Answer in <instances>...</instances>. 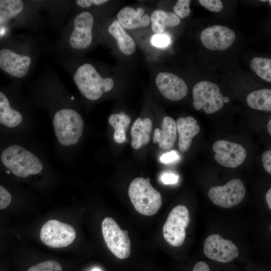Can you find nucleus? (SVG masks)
Instances as JSON below:
<instances>
[{"label":"nucleus","instance_id":"nucleus-8","mask_svg":"<svg viewBox=\"0 0 271 271\" xmlns=\"http://www.w3.org/2000/svg\"><path fill=\"white\" fill-rule=\"evenodd\" d=\"M190 222L189 211L185 205H179L174 207L163 226V233L166 241L174 247L182 245Z\"/></svg>","mask_w":271,"mask_h":271},{"label":"nucleus","instance_id":"nucleus-24","mask_svg":"<svg viewBox=\"0 0 271 271\" xmlns=\"http://www.w3.org/2000/svg\"><path fill=\"white\" fill-rule=\"evenodd\" d=\"M131 118L124 111L111 114L108 118V123L114 128L113 139L118 144L126 140L125 131L130 124Z\"/></svg>","mask_w":271,"mask_h":271},{"label":"nucleus","instance_id":"nucleus-10","mask_svg":"<svg viewBox=\"0 0 271 271\" xmlns=\"http://www.w3.org/2000/svg\"><path fill=\"white\" fill-rule=\"evenodd\" d=\"M102 232L106 245L118 258L123 259L130 254L128 231L122 230L113 218L106 217L102 222Z\"/></svg>","mask_w":271,"mask_h":271},{"label":"nucleus","instance_id":"nucleus-21","mask_svg":"<svg viewBox=\"0 0 271 271\" xmlns=\"http://www.w3.org/2000/svg\"><path fill=\"white\" fill-rule=\"evenodd\" d=\"M152 126V121L148 117L143 119L139 117L134 121L130 131L133 148L137 150L149 144Z\"/></svg>","mask_w":271,"mask_h":271},{"label":"nucleus","instance_id":"nucleus-9","mask_svg":"<svg viewBox=\"0 0 271 271\" xmlns=\"http://www.w3.org/2000/svg\"><path fill=\"white\" fill-rule=\"evenodd\" d=\"M193 104L199 110L202 109L207 114H212L222 108L224 97L220 92L219 87L215 83L202 81L197 83L193 88Z\"/></svg>","mask_w":271,"mask_h":271},{"label":"nucleus","instance_id":"nucleus-18","mask_svg":"<svg viewBox=\"0 0 271 271\" xmlns=\"http://www.w3.org/2000/svg\"><path fill=\"white\" fill-rule=\"evenodd\" d=\"M176 123L179 135V149L182 152H186L189 150L193 138L200 132V125L197 120L192 116L180 117Z\"/></svg>","mask_w":271,"mask_h":271},{"label":"nucleus","instance_id":"nucleus-29","mask_svg":"<svg viewBox=\"0 0 271 271\" xmlns=\"http://www.w3.org/2000/svg\"><path fill=\"white\" fill-rule=\"evenodd\" d=\"M199 3L210 12H219L223 9V4L220 0H199Z\"/></svg>","mask_w":271,"mask_h":271},{"label":"nucleus","instance_id":"nucleus-12","mask_svg":"<svg viewBox=\"0 0 271 271\" xmlns=\"http://www.w3.org/2000/svg\"><path fill=\"white\" fill-rule=\"evenodd\" d=\"M245 193L243 182L239 179H233L223 186L211 188L208 192V196L215 205L229 208L241 202Z\"/></svg>","mask_w":271,"mask_h":271},{"label":"nucleus","instance_id":"nucleus-32","mask_svg":"<svg viewBox=\"0 0 271 271\" xmlns=\"http://www.w3.org/2000/svg\"><path fill=\"white\" fill-rule=\"evenodd\" d=\"M170 38L165 34H156L152 38V45L157 47H164L167 46L170 43Z\"/></svg>","mask_w":271,"mask_h":271},{"label":"nucleus","instance_id":"nucleus-14","mask_svg":"<svg viewBox=\"0 0 271 271\" xmlns=\"http://www.w3.org/2000/svg\"><path fill=\"white\" fill-rule=\"evenodd\" d=\"M215 153L216 161L222 166L236 168L240 166L246 157L245 149L241 145L226 140H218L212 147Z\"/></svg>","mask_w":271,"mask_h":271},{"label":"nucleus","instance_id":"nucleus-28","mask_svg":"<svg viewBox=\"0 0 271 271\" xmlns=\"http://www.w3.org/2000/svg\"><path fill=\"white\" fill-rule=\"evenodd\" d=\"M190 0H178L173 8L174 13L179 18L184 19L190 14Z\"/></svg>","mask_w":271,"mask_h":271},{"label":"nucleus","instance_id":"nucleus-15","mask_svg":"<svg viewBox=\"0 0 271 271\" xmlns=\"http://www.w3.org/2000/svg\"><path fill=\"white\" fill-rule=\"evenodd\" d=\"M233 30L227 27L215 25L203 30L200 34L201 41L207 49L213 51L227 49L235 39Z\"/></svg>","mask_w":271,"mask_h":271},{"label":"nucleus","instance_id":"nucleus-16","mask_svg":"<svg viewBox=\"0 0 271 271\" xmlns=\"http://www.w3.org/2000/svg\"><path fill=\"white\" fill-rule=\"evenodd\" d=\"M155 83L160 93L170 100H181L188 93V86L184 80L170 72L159 73L156 76Z\"/></svg>","mask_w":271,"mask_h":271},{"label":"nucleus","instance_id":"nucleus-26","mask_svg":"<svg viewBox=\"0 0 271 271\" xmlns=\"http://www.w3.org/2000/svg\"><path fill=\"white\" fill-rule=\"evenodd\" d=\"M250 67L260 78L271 82V59L270 58L255 57L250 63Z\"/></svg>","mask_w":271,"mask_h":271},{"label":"nucleus","instance_id":"nucleus-22","mask_svg":"<svg viewBox=\"0 0 271 271\" xmlns=\"http://www.w3.org/2000/svg\"><path fill=\"white\" fill-rule=\"evenodd\" d=\"M180 19L174 13L163 10H156L150 15L151 29L156 34H161L167 27H175L180 23Z\"/></svg>","mask_w":271,"mask_h":271},{"label":"nucleus","instance_id":"nucleus-11","mask_svg":"<svg viewBox=\"0 0 271 271\" xmlns=\"http://www.w3.org/2000/svg\"><path fill=\"white\" fill-rule=\"evenodd\" d=\"M76 233L70 225L53 219L48 221L40 231V239L45 245L51 248H62L71 244Z\"/></svg>","mask_w":271,"mask_h":271},{"label":"nucleus","instance_id":"nucleus-33","mask_svg":"<svg viewBox=\"0 0 271 271\" xmlns=\"http://www.w3.org/2000/svg\"><path fill=\"white\" fill-rule=\"evenodd\" d=\"M261 160L264 170L269 174L271 173V151L264 152L262 155Z\"/></svg>","mask_w":271,"mask_h":271},{"label":"nucleus","instance_id":"nucleus-36","mask_svg":"<svg viewBox=\"0 0 271 271\" xmlns=\"http://www.w3.org/2000/svg\"><path fill=\"white\" fill-rule=\"evenodd\" d=\"M193 271H210V270L207 263L204 261H199L195 264Z\"/></svg>","mask_w":271,"mask_h":271},{"label":"nucleus","instance_id":"nucleus-40","mask_svg":"<svg viewBox=\"0 0 271 271\" xmlns=\"http://www.w3.org/2000/svg\"><path fill=\"white\" fill-rule=\"evenodd\" d=\"M92 271H100V270L98 268H94L93 270H92Z\"/></svg>","mask_w":271,"mask_h":271},{"label":"nucleus","instance_id":"nucleus-20","mask_svg":"<svg viewBox=\"0 0 271 271\" xmlns=\"http://www.w3.org/2000/svg\"><path fill=\"white\" fill-rule=\"evenodd\" d=\"M177 137L176 121L172 117L167 116L162 120L161 128L155 129L153 142L158 143L160 148L167 150L174 146Z\"/></svg>","mask_w":271,"mask_h":271},{"label":"nucleus","instance_id":"nucleus-42","mask_svg":"<svg viewBox=\"0 0 271 271\" xmlns=\"http://www.w3.org/2000/svg\"><path fill=\"white\" fill-rule=\"evenodd\" d=\"M266 271H268V270H266Z\"/></svg>","mask_w":271,"mask_h":271},{"label":"nucleus","instance_id":"nucleus-41","mask_svg":"<svg viewBox=\"0 0 271 271\" xmlns=\"http://www.w3.org/2000/svg\"><path fill=\"white\" fill-rule=\"evenodd\" d=\"M268 2H269V5H270V4H271L270 2H271V1H269Z\"/></svg>","mask_w":271,"mask_h":271},{"label":"nucleus","instance_id":"nucleus-25","mask_svg":"<svg viewBox=\"0 0 271 271\" xmlns=\"http://www.w3.org/2000/svg\"><path fill=\"white\" fill-rule=\"evenodd\" d=\"M248 106L252 109L271 111V90L262 89L252 91L246 97Z\"/></svg>","mask_w":271,"mask_h":271},{"label":"nucleus","instance_id":"nucleus-2","mask_svg":"<svg viewBox=\"0 0 271 271\" xmlns=\"http://www.w3.org/2000/svg\"><path fill=\"white\" fill-rule=\"evenodd\" d=\"M46 164L42 157L18 138L0 135V169L21 178L41 174Z\"/></svg>","mask_w":271,"mask_h":271},{"label":"nucleus","instance_id":"nucleus-5","mask_svg":"<svg viewBox=\"0 0 271 271\" xmlns=\"http://www.w3.org/2000/svg\"><path fill=\"white\" fill-rule=\"evenodd\" d=\"M19 97L0 89V135L18 138L28 125V114Z\"/></svg>","mask_w":271,"mask_h":271},{"label":"nucleus","instance_id":"nucleus-17","mask_svg":"<svg viewBox=\"0 0 271 271\" xmlns=\"http://www.w3.org/2000/svg\"><path fill=\"white\" fill-rule=\"evenodd\" d=\"M116 19L125 30L145 28L150 25V15L142 7H123L117 12Z\"/></svg>","mask_w":271,"mask_h":271},{"label":"nucleus","instance_id":"nucleus-39","mask_svg":"<svg viewBox=\"0 0 271 271\" xmlns=\"http://www.w3.org/2000/svg\"><path fill=\"white\" fill-rule=\"evenodd\" d=\"M229 101V98L228 97H224V102H228Z\"/></svg>","mask_w":271,"mask_h":271},{"label":"nucleus","instance_id":"nucleus-4","mask_svg":"<svg viewBox=\"0 0 271 271\" xmlns=\"http://www.w3.org/2000/svg\"><path fill=\"white\" fill-rule=\"evenodd\" d=\"M72 78L80 93L87 99L95 101L114 86L113 78L105 76L92 63L79 64L72 73Z\"/></svg>","mask_w":271,"mask_h":271},{"label":"nucleus","instance_id":"nucleus-38","mask_svg":"<svg viewBox=\"0 0 271 271\" xmlns=\"http://www.w3.org/2000/svg\"><path fill=\"white\" fill-rule=\"evenodd\" d=\"M267 130L269 134H271V119H269L267 125Z\"/></svg>","mask_w":271,"mask_h":271},{"label":"nucleus","instance_id":"nucleus-6","mask_svg":"<svg viewBox=\"0 0 271 271\" xmlns=\"http://www.w3.org/2000/svg\"><path fill=\"white\" fill-rule=\"evenodd\" d=\"M96 17L88 10L76 14L68 23L63 39L66 47L74 52H83L91 47L94 40Z\"/></svg>","mask_w":271,"mask_h":271},{"label":"nucleus","instance_id":"nucleus-30","mask_svg":"<svg viewBox=\"0 0 271 271\" xmlns=\"http://www.w3.org/2000/svg\"><path fill=\"white\" fill-rule=\"evenodd\" d=\"M109 2L107 0H77L75 3L81 9H88L92 7L104 5Z\"/></svg>","mask_w":271,"mask_h":271},{"label":"nucleus","instance_id":"nucleus-35","mask_svg":"<svg viewBox=\"0 0 271 271\" xmlns=\"http://www.w3.org/2000/svg\"><path fill=\"white\" fill-rule=\"evenodd\" d=\"M178 179V176L173 173H165L161 176V180L165 184L176 183Z\"/></svg>","mask_w":271,"mask_h":271},{"label":"nucleus","instance_id":"nucleus-27","mask_svg":"<svg viewBox=\"0 0 271 271\" xmlns=\"http://www.w3.org/2000/svg\"><path fill=\"white\" fill-rule=\"evenodd\" d=\"M27 271H62V268L58 262L50 260L34 265Z\"/></svg>","mask_w":271,"mask_h":271},{"label":"nucleus","instance_id":"nucleus-7","mask_svg":"<svg viewBox=\"0 0 271 271\" xmlns=\"http://www.w3.org/2000/svg\"><path fill=\"white\" fill-rule=\"evenodd\" d=\"M128 194L136 210L142 215H153L162 206L161 194L152 186L149 178L134 179L129 186Z\"/></svg>","mask_w":271,"mask_h":271},{"label":"nucleus","instance_id":"nucleus-3","mask_svg":"<svg viewBox=\"0 0 271 271\" xmlns=\"http://www.w3.org/2000/svg\"><path fill=\"white\" fill-rule=\"evenodd\" d=\"M16 43L0 49V68L11 77L22 79L34 66L38 49L30 39L19 38Z\"/></svg>","mask_w":271,"mask_h":271},{"label":"nucleus","instance_id":"nucleus-23","mask_svg":"<svg viewBox=\"0 0 271 271\" xmlns=\"http://www.w3.org/2000/svg\"><path fill=\"white\" fill-rule=\"evenodd\" d=\"M27 4L22 0H0V25L22 15L28 8Z\"/></svg>","mask_w":271,"mask_h":271},{"label":"nucleus","instance_id":"nucleus-37","mask_svg":"<svg viewBox=\"0 0 271 271\" xmlns=\"http://www.w3.org/2000/svg\"><path fill=\"white\" fill-rule=\"evenodd\" d=\"M265 199L269 209H271V189H269L266 193Z\"/></svg>","mask_w":271,"mask_h":271},{"label":"nucleus","instance_id":"nucleus-31","mask_svg":"<svg viewBox=\"0 0 271 271\" xmlns=\"http://www.w3.org/2000/svg\"><path fill=\"white\" fill-rule=\"evenodd\" d=\"M12 200V195L6 188L0 184V209L8 207Z\"/></svg>","mask_w":271,"mask_h":271},{"label":"nucleus","instance_id":"nucleus-34","mask_svg":"<svg viewBox=\"0 0 271 271\" xmlns=\"http://www.w3.org/2000/svg\"><path fill=\"white\" fill-rule=\"evenodd\" d=\"M179 158V157L177 153L175 151H171L163 154L160 157V161L164 163H169L178 160Z\"/></svg>","mask_w":271,"mask_h":271},{"label":"nucleus","instance_id":"nucleus-13","mask_svg":"<svg viewBox=\"0 0 271 271\" xmlns=\"http://www.w3.org/2000/svg\"><path fill=\"white\" fill-rule=\"evenodd\" d=\"M203 251L208 258L223 263L230 262L239 255L237 246L218 234H211L206 238Z\"/></svg>","mask_w":271,"mask_h":271},{"label":"nucleus","instance_id":"nucleus-19","mask_svg":"<svg viewBox=\"0 0 271 271\" xmlns=\"http://www.w3.org/2000/svg\"><path fill=\"white\" fill-rule=\"evenodd\" d=\"M107 31L114 40L117 48L120 53L125 56H130L134 53L137 49L134 40L116 19L110 23Z\"/></svg>","mask_w":271,"mask_h":271},{"label":"nucleus","instance_id":"nucleus-1","mask_svg":"<svg viewBox=\"0 0 271 271\" xmlns=\"http://www.w3.org/2000/svg\"><path fill=\"white\" fill-rule=\"evenodd\" d=\"M36 83V89L50 113L59 145L66 148L77 144L83 133L84 122L78 112L66 102L61 82L54 73H49L39 78Z\"/></svg>","mask_w":271,"mask_h":271}]
</instances>
